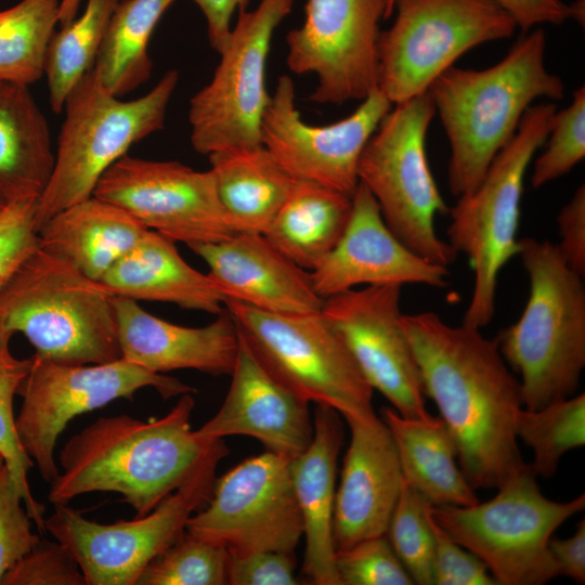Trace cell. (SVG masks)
Returning a JSON list of instances; mask_svg holds the SVG:
<instances>
[{"instance_id": "6da1fadb", "label": "cell", "mask_w": 585, "mask_h": 585, "mask_svg": "<svg viewBox=\"0 0 585 585\" xmlns=\"http://www.w3.org/2000/svg\"><path fill=\"white\" fill-rule=\"evenodd\" d=\"M402 325L464 476L474 490L497 489L526 465L515 431L519 379L479 328L452 326L432 311L403 314Z\"/></svg>"}, {"instance_id": "7a4b0ae2", "label": "cell", "mask_w": 585, "mask_h": 585, "mask_svg": "<svg viewBox=\"0 0 585 585\" xmlns=\"http://www.w3.org/2000/svg\"><path fill=\"white\" fill-rule=\"evenodd\" d=\"M195 401L180 395L162 417H100L62 448V470L50 483L51 504H68L93 492L122 496L141 517L152 511L192 473L217 440L191 428Z\"/></svg>"}, {"instance_id": "3957f363", "label": "cell", "mask_w": 585, "mask_h": 585, "mask_svg": "<svg viewBox=\"0 0 585 585\" xmlns=\"http://www.w3.org/2000/svg\"><path fill=\"white\" fill-rule=\"evenodd\" d=\"M546 37L525 34L497 64L482 70L451 66L428 88L451 146L448 187L459 197L477 188L537 98L561 100L562 80L544 64Z\"/></svg>"}, {"instance_id": "277c9868", "label": "cell", "mask_w": 585, "mask_h": 585, "mask_svg": "<svg viewBox=\"0 0 585 585\" xmlns=\"http://www.w3.org/2000/svg\"><path fill=\"white\" fill-rule=\"evenodd\" d=\"M530 291L519 320L494 338L519 374L523 407L574 395L585 366V287L556 244L525 237L518 255Z\"/></svg>"}, {"instance_id": "5b68a950", "label": "cell", "mask_w": 585, "mask_h": 585, "mask_svg": "<svg viewBox=\"0 0 585 585\" xmlns=\"http://www.w3.org/2000/svg\"><path fill=\"white\" fill-rule=\"evenodd\" d=\"M0 317L35 354L57 363L121 359L113 295L67 261L38 247L0 291Z\"/></svg>"}, {"instance_id": "8992f818", "label": "cell", "mask_w": 585, "mask_h": 585, "mask_svg": "<svg viewBox=\"0 0 585 585\" xmlns=\"http://www.w3.org/2000/svg\"><path fill=\"white\" fill-rule=\"evenodd\" d=\"M178 80L179 73L168 70L145 95L122 101L103 87L94 67L83 75L64 104L53 170L37 200V233L55 213L92 196L131 145L162 129Z\"/></svg>"}, {"instance_id": "52a82bcc", "label": "cell", "mask_w": 585, "mask_h": 585, "mask_svg": "<svg viewBox=\"0 0 585 585\" xmlns=\"http://www.w3.org/2000/svg\"><path fill=\"white\" fill-rule=\"evenodd\" d=\"M556 110L552 103L530 106L477 188L457 197L448 209L447 243L468 258L473 271L464 325L481 329L494 316L498 274L519 251L517 231L524 176L548 136Z\"/></svg>"}, {"instance_id": "ba28073f", "label": "cell", "mask_w": 585, "mask_h": 585, "mask_svg": "<svg viewBox=\"0 0 585 585\" xmlns=\"http://www.w3.org/2000/svg\"><path fill=\"white\" fill-rule=\"evenodd\" d=\"M531 464L483 503L431 507L435 522L479 557L498 585H543L559 575L548 542L570 517L585 508L582 493L569 502L543 495Z\"/></svg>"}, {"instance_id": "9c48e42d", "label": "cell", "mask_w": 585, "mask_h": 585, "mask_svg": "<svg viewBox=\"0 0 585 585\" xmlns=\"http://www.w3.org/2000/svg\"><path fill=\"white\" fill-rule=\"evenodd\" d=\"M435 113L428 92L395 104L365 144L358 177L375 197L388 227L407 248L448 266L458 253L438 236L434 221L450 208L426 154V134Z\"/></svg>"}, {"instance_id": "30bf717a", "label": "cell", "mask_w": 585, "mask_h": 585, "mask_svg": "<svg viewBox=\"0 0 585 585\" xmlns=\"http://www.w3.org/2000/svg\"><path fill=\"white\" fill-rule=\"evenodd\" d=\"M224 307L261 363L298 396L347 422L376 417L374 390L322 312L281 314L231 299Z\"/></svg>"}, {"instance_id": "8fae6325", "label": "cell", "mask_w": 585, "mask_h": 585, "mask_svg": "<svg viewBox=\"0 0 585 585\" xmlns=\"http://www.w3.org/2000/svg\"><path fill=\"white\" fill-rule=\"evenodd\" d=\"M229 453L222 439L185 481L148 514L103 524L67 504L54 505L48 531L78 563L86 585H135L145 567L185 531L187 520L210 498L216 469Z\"/></svg>"}, {"instance_id": "7c38bea8", "label": "cell", "mask_w": 585, "mask_h": 585, "mask_svg": "<svg viewBox=\"0 0 585 585\" xmlns=\"http://www.w3.org/2000/svg\"><path fill=\"white\" fill-rule=\"evenodd\" d=\"M394 10L378 38V89L392 104L427 92L468 50L517 28L493 0H395Z\"/></svg>"}, {"instance_id": "4fadbf2b", "label": "cell", "mask_w": 585, "mask_h": 585, "mask_svg": "<svg viewBox=\"0 0 585 585\" xmlns=\"http://www.w3.org/2000/svg\"><path fill=\"white\" fill-rule=\"evenodd\" d=\"M146 387L154 388L165 400L195 391L174 377L122 358L104 364L73 365L34 354L17 391L23 402L15 427L23 450L41 478L51 483L57 476L56 442L73 418L118 399L132 400Z\"/></svg>"}, {"instance_id": "5bb4252c", "label": "cell", "mask_w": 585, "mask_h": 585, "mask_svg": "<svg viewBox=\"0 0 585 585\" xmlns=\"http://www.w3.org/2000/svg\"><path fill=\"white\" fill-rule=\"evenodd\" d=\"M294 0H260L238 11L211 80L190 102L191 143L203 155L262 145L261 122L271 95L265 68L273 34Z\"/></svg>"}, {"instance_id": "9a60e30c", "label": "cell", "mask_w": 585, "mask_h": 585, "mask_svg": "<svg viewBox=\"0 0 585 585\" xmlns=\"http://www.w3.org/2000/svg\"><path fill=\"white\" fill-rule=\"evenodd\" d=\"M207 506L185 530L230 552L273 550L294 554L303 524L290 459L265 451L214 480Z\"/></svg>"}, {"instance_id": "2e32d148", "label": "cell", "mask_w": 585, "mask_h": 585, "mask_svg": "<svg viewBox=\"0 0 585 585\" xmlns=\"http://www.w3.org/2000/svg\"><path fill=\"white\" fill-rule=\"evenodd\" d=\"M386 8L387 0H307L302 25L286 36V62L296 75H316L312 102L364 100L378 88Z\"/></svg>"}, {"instance_id": "e0dca14e", "label": "cell", "mask_w": 585, "mask_h": 585, "mask_svg": "<svg viewBox=\"0 0 585 585\" xmlns=\"http://www.w3.org/2000/svg\"><path fill=\"white\" fill-rule=\"evenodd\" d=\"M92 195L174 242L213 243L235 234L211 171H196L179 161L125 155L102 174Z\"/></svg>"}, {"instance_id": "ac0fdd59", "label": "cell", "mask_w": 585, "mask_h": 585, "mask_svg": "<svg viewBox=\"0 0 585 585\" xmlns=\"http://www.w3.org/2000/svg\"><path fill=\"white\" fill-rule=\"evenodd\" d=\"M401 285H370L324 299L322 314L362 376L400 415L427 418L426 393L402 325Z\"/></svg>"}, {"instance_id": "d6986e66", "label": "cell", "mask_w": 585, "mask_h": 585, "mask_svg": "<svg viewBox=\"0 0 585 585\" xmlns=\"http://www.w3.org/2000/svg\"><path fill=\"white\" fill-rule=\"evenodd\" d=\"M391 106L377 88L346 118L325 126L309 125L296 107L291 78L283 75L262 118L261 142L294 179L352 197L362 151Z\"/></svg>"}, {"instance_id": "ffe728a7", "label": "cell", "mask_w": 585, "mask_h": 585, "mask_svg": "<svg viewBox=\"0 0 585 585\" xmlns=\"http://www.w3.org/2000/svg\"><path fill=\"white\" fill-rule=\"evenodd\" d=\"M323 298L359 285H448L447 266L432 263L407 248L388 227L369 190L359 181L348 223L333 249L310 271Z\"/></svg>"}, {"instance_id": "44dd1931", "label": "cell", "mask_w": 585, "mask_h": 585, "mask_svg": "<svg viewBox=\"0 0 585 585\" xmlns=\"http://www.w3.org/2000/svg\"><path fill=\"white\" fill-rule=\"evenodd\" d=\"M231 384L219 411L196 430L202 438L248 435L288 459L310 445L314 426L309 402L277 380L239 334Z\"/></svg>"}, {"instance_id": "7402d4cb", "label": "cell", "mask_w": 585, "mask_h": 585, "mask_svg": "<svg viewBox=\"0 0 585 585\" xmlns=\"http://www.w3.org/2000/svg\"><path fill=\"white\" fill-rule=\"evenodd\" d=\"M348 425L351 438L334 507L336 550L386 535L403 483L398 451L384 420L376 416Z\"/></svg>"}, {"instance_id": "603a6c76", "label": "cell", "mask_w": 585, "mask_h": 585, "mask_svg": "<svg viewBox=\"0 0 585 585\" xmlns=\"http://www.w3.org/2000/svg\"><path fill=\"white\" fill-rule=\"evenodd\" d=\"M187 247L208 264V275L225 300L281 314L322 310L324 299L314 290L310 271L292 262L263 234L238 232Z\"/></svg>"}, {"instance_id": "cb8c5ba5", "label": "cell", "mask_w": 585, "mask_h": 585, "mask_svg": "<svg viewBox=\"0 0 585 585\" xmlns=\"http://www.w3.org/2000/svg\"><path fill=\"white\" fill-rule=\"evenodd\" d=\"M113 306L122 359L159 374L191 368L231 375L239 335L225 307L212 323L185 327L147 313L133 299L113 296Z\"/></svg>"}, {"instance_id": "d4e9b609", "label": "cell", "mask_w": 585, "mask_h": 585, "mask_svg": "<svg viewBox=\"0 0 585 585\" xmlns=\"http://www.w3.org/2000/svg\"><path fill=\"white\" fill-rule=\"evenodd\" d=\"M310 445L290 459V473L301 512L306 550L302 572L312 584L340 585L335 569L333 519L337 460L343 444L341 415L316 405Z\"/></svg>"}, {"instance_id": "484cf974", "label": "cell", "mask_w": 585, "mask_h": 585, "mask_svg": "<svg viewBox=\"0 0 585 585\" xmlns=\"http://www.w3.org/2000/svg\"><path fill=\"white\" fill-rule=\"evenodd\" d=\"M174 243L147 230L100 283L113 296L170 302L183 309L219 314L224 309V295L208 274L182 259Z\"/></svg>"}, {"instance_id": "4316f807", "label": "cell", "mask_w": 585, "mask_h": 585, "mask_svg": "<svg viewBox=\"0 0 585 585\" xmlns=\"http://www.w3.org/2000/svg\"><path fill=\"white\" fill-rule=\"evenodd\" d=\"M147 230L122 208L92 195L51 217L38 231L39 247L100 282Z\"/></svg>"}, {"instance_id": "83f0119b", "label": "cell", "mask_w": 585, "mask_h": 585, "mask_svg": "<svg viewBox=\"0 0 585 585\" xmlns=\"http://www.w3.org/2000/svg\"><path fill=\"white\" fill-rule=\"evenodd\" d=\"M400 459L404 480L434 507L479 502L457 464L454 440L439 417L414 418L392 407L381 410Z\"/></svg>"}, {"instance_id": "f1b7e54d", "label": "cell", "mask_w": 585, "mask_h": 585, "mask_svg": "<svg viewBox=\"0 0 585 585\" xmlns=\"http://www.w3.org/2000/svg\"><path fill=\"white\" fill-rule=\"evenodd\" d=\"M53 166L49 126L28 86L0 79V196L38 199Z\"/></svg>"}, {"instance_id": "f546056e", "label": "cell", "mask_w": 585, "mask_h": 585, "mask_svg": "<svg viewBox=\"0 0 585 585\" xmlns=\"http://www.w3.org/2000/svg\"><path fill=\"white\" fill-rule=\"evenodd\" d=\"M208 157L219 202L234 232L264 234L295 179L263 145Z\"/></svg>"}, {"instance_id": "4dcf8cb0", "label": "cell", "mask_w": 585, "mask_h": 585, "mask_svg": "<svg viewBox=\"0 0 585 585\" xmlns=\"http://www.w3.org/2000/svg\"><path fill=\"white\" fill-rule=\"evenodd\" d=\"M351 207L352 197L312 181L295 179L263 235L297 265L312 271L340 238Z\"/></svg>"}, {"instance_id": "1f68e13d", "label": "cell", "mask_w": 585, "mask_h": 585, "mask_svg": "<svg viewBox=\"0 0 585 585\" xmlns=\"http://www.w3.org/2000/svg\"><path fill=\"white\" fill-rule=\"evenodd\" d=\"M174 0H120L103 37L94 69L100 82L121 98L151 76L148 41Z\"/></svg>"}, {"instance_id": "d6a6232c", "label": "cell", "mask_w": 585, "mask_h": 585, "mask_svg": "<svg viewBox=\"0 0 585 585\" xmlns=\"http://www.w3.org/2000/svg\"><path fill=\"white\" fill-rule=\"evenodd\" d=\"M120 0H88L83 13L54 32L48 44L44 74L54 113L94 66L109 18Z\"/></svg>"}, {"instance_id": "836d02e7", "label": "cell", "mask_w": 585, "mask_h": 585, "mask_svg": "<svg viewBox=\"0 0 585 585\" xmlns=\"http://www.w3.org/2000/svg\"><path fill=\"white\" fill-rule=\"evenodd\" d=\"M61 0H22L0 11V79L24 86L44 74Z\"/></svg>"}, {"instance_id": "e575fe53", "label": "cell", "mask_w": 585, "mask_h": 585, "mask_svg": "<svg viewBox=\"0 0 585 585\" xmlns=\"http://www.w3.org/2000/svg\"><path fill=\"white\" fill-rule=\"evenodd\" d=\"M515 431L533 452L531 466L536 476L551 478L561 457L585 444L584 392L538 410L521 407Z\"/></svg>"}, {"instance_id": "d590c367", "label": "cell", "mask_w": 585, "mask_h": 585, "mask_svg": "<svg viewBox=\"0 0 585 585\" xmlns=\"http://www.w3.org/2000/svg\"><path fill=\"white\" fill-rule=\"evenodd\" d=\"M13 335L0 317V454L30 519L43 533L44 507L32 496L28 482L34 461L20 443L13 411L14 396L30 369L31 356L18 359L13 355L10 350Z\"/></svg>"}, {"instance_id": "8d00e7d4", "label": "cell", "mask_w": 585, "mask_h": 585, "mask_svg": "<svg viewBox=\"0 0 585 585\" xmlns=\"http://www.w3.org/2000/svg\"><path fill=\"white\" fill-rule=\"evenodd\" d=\"M230 551L186 530L142 571L135 585H226Z\"/></svg>"}, {"instance_id": "74e56055", "label": "cell", "mask_w": 585, "mask_h": 585, "mask_svg": "<svg viewBox=\"0 0 585 585\" xmlns=\"http://www.w3.org/2000/svg\"><path fill=\"white\" fill-rule=\"evenodd\" d=\"M431 504L403 478L386 536L414 584H434Z\"/></svg>"}, {"instance_id": "f35d334b", "label": "cell", "mask_w": 585, "mask_h": 585, "mask_svg": "<svg viewBox=\"0 0 585 585\" xmlns=\"http://www.w3.org/2000/svg\"><path fill=\"white\" fill-rule=\"evenodd\" d=\"M544 152L536 158L531 185L538 188L570 172L585 157V88L571 104L555 113Z\"/></svg>"}, {"instance_id": "ab89813d", "label": "cell", "mask_w": 585, "mask_h": 585, "mask_svg": "<svg viewBox=\"0 0 585 585\" xmlns=\"http://www.w3.org/2000/svg\"><path fill=\"white\" fill-rule=\"evenodd\" d=\"M335 569L340 585L414 584L386 535L336 550Z\"/></svg>"}, {"instance_id": "60d3db41", "label": "cell", "mask_w": 585, "mask_h": 585, "mask_svg": "<svg viewBox=\"0 0 585 585\" xmlns=\"http://www.w3.org/2000/svg\"><path fill=\"white\" fill-rule=\"evenodd\" d=\"M0 585H86L74 558L57 542L41 540L2 577Z\"/></svg>"}, {"instance_id": "b9f144b4", "label": "cell", "mask_w": 585, "mask_h": 585, "mask_svg": "<svg viewBox=\"0 0 585 585\" xmlns=\"http://www.w3.org/2000/svg\"><path fill=\"white\" fill-rule=\"evenodd\" d=\"M31 522L5 464L0 466V584L3 575L35 545L40 536Z\"/></svg>"}, {"instance_id": "7bdbcfd3", "label": "cell", "mask_w": 585, "mask_h": 585, "mask_svg": "<svg viewBox=\"0 0 585 585\" xmlns=\"http://www.w3.org/2000/svg\"><path fill=\"white\" fill-rule=\"evenodd\" d=\"M37 200L9 203L0 212V291L22 262L39 247L35 225Z\"/></svg>"}, {"instance_id": "ee69618b", "label": "cell", "mask_w": 585, "mask_h": 585, "mask_svg": "<svg viewBox=\"0 0 585 585\" xmlns=\"http://www.w3.org/2000/svg\"><path fill=\"white\" fill-rule=\"evenodd\" d=\"M430 521L434 535L435 585H498L485 563L435 522L431 508Z\"/></svg>"}, {"instance_id": "f6af8a7d", "label": "cell", "mask_w": 585, "mask_h": 585, "mask_svg": "<svg viewBox=\"0 0 585 585\" xmlns=\"http://www.w3.org/2000/svg\"><path fill=\"white\" fill-rule=\"evenodd\" d=\"M294 554L262 550L230 552V585H297Z\"/></svg>"}, {"instance_id": "bcb514c9", "label": "cell", "mask_w": 585, "mask_h": 585, "mask_svg": "<svg viewBox=\"0 0 585 585\" xmlns=\"http://www.w3.org/2000/svg\"><path fill=\"white\" fill-rule=\"evenodd\" d=\"M559 243L556 244L567 264L585 276V186L580 185L558 217Z\"/></svg>"}, {"instance_id": "7dc6e473", "label": "cell", "mask_w": 585, "mask_h": 585, "mask_svg": "<svg viewBox=\"0 0 585 585\" xmlns=\"http://www.w3.org/2000/svg\"><path fill=\"white\" fill-rule=\"evenodd\" d=\"M523 32L540 24H561L569 18L584 23V0L567 4L561 0H493Z\"/></svg>"}, {"instance_id": "c3c4849f", "label": "cell", "mask_w": 585, "mask_h": 585, "mask_svg": "<svg viewBox=\"0 0 585 585\" xmlns=\"http://www.w3.org/2000/svg\"><path fill=\"white\" fill-rule=\"evenodd\" d=\"M549 552L557 564L559 575L585 583V520L582 519L573 535L567 538L550 537Z\"/></svg>"}, {"instance_id": "681fc988", "label": "cell", "mask_w": 585, "mask_h": 585, "mask_svg": "<svg viewBox=\"0 0 585 585\" xmlns=\"http://www.w3.org/2000/svg\"><path fill=\"white\" fill-rule=\"evenodd\" d=\"M207 22L208 39L219 54L225 48L232 31L235 12L247 9L251 0H193Z\"/></svg>"}, {"instance_id": "f907efd6", "label": "cell", "mask_w": 585, "mask_h": 585, "mask_svg": "<svg viewBox=\"0 0 585 585\" xmlns=\"http://www.w3.org/2000/svg\"><path fill=\"white\" fill-rule=\"evenodd\" d=\"M81 0H61L58 12V24L61 27L69 24L76 18Z\"/></svg>"}, {"instance_id": "816d5d0a", "label": "cell", "mask_w": 585, "mask_h": 585, "mask_svg": "<svg viewBox=\"0 0 585 585\" xmlns=\"http://www.w3.org/2000/svg\"><path fill=\"white\" fill-rule=\"evenodd\" d=\"M394 1L395 0H387V8H386V13H385V20L390 17L393 13V6H394Z\"/></svg>"}, {"instance_id": "f5cc1de1", "label": "cell", "mask_w": 585, "mask_h": 585, "mask_svg": "<svg viewBox=\"0 0 585 585\" xmlns=\"http://www.w3.org/2000/svg\"><path fill=\"white\" fill-rule=\"evenodd\" d=\"M5 205H6L5 200L0 196V212L3 210Z\"/></svg>"}, {"instance_id": "db71d44e", "label": "cell", "mask_w": 585, "mask_h": 585, "mask_svg": "<svg viewBox=\"0 0 585 585\" xmlns=\"http://www.w3.org/2000/svg\"><path fill=\"white\" fill-rule=\"evenodd\" d=\"M4 464V460H3V457L2 455L0 454V466Z\"/></svg>"}]
</instances>
